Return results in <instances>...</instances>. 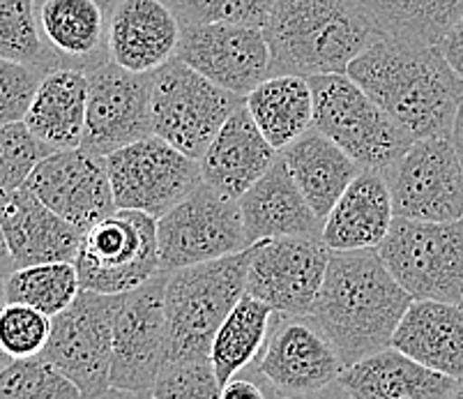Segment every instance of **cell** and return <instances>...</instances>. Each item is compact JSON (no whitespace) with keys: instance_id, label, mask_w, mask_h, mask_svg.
<instances>
[{"instance_id":"cell-5","label":"cell","mask_w":463,"mask_h":399,"mask_svg":"<svg viewBox=\"0 0 463 399\" xmlns=\"http://www.w3.org/2000/svg\"><path fill=\"white\" fill-rule=\"evenodd\" d=\"M314 92V123L360 169L385 171L415 138L383 111L348 74H318L307 79Z\"/></svg>"},{"instance_id":"cell-6","label":"cell","mask_w":463,"mask_h":399,"mask_svg":"<svg viewBox=\"0 0 463 399\" xmlns=\"http://www.w3.org/2000/svg\"><path fill=\"white\" fill-rule=\"evenodd\" d=\"M378 254L412 300L463 305V220L415 222L394 217Z\"/></svg>"},{"instance_id":"cell-3","label":"cell","mask_w":463,"mask_h":399,"mask_svg":"<svg viewBox=\"0 0 463 399\" xmlns=\"http://www.w3.org/2000/svg\"><path fill=\"white\" fill-rule=\"evenodd\" d=\"M263 35L270 77L346 74L348 65L383 35L367 0H277Z\"/></svg>"},{"instance_id":"cell-41","label":"cell","mask_w":463,"mask_h":399,"mask_svg":"<svg viewBox=\"0 0 463 399\" xmlns=\"http://www.w3.org/2000/svg\"><path fill=\"white\" fill-rule=\"evenodd\" d=\"M438 49L443 52V56L448 58L449 65L454 67V72L463 79V16L457 26L449 31V35L440 42Z\"/></svg>"},{"instance_id":"cell-11","label":"cell","mask_w":463,"mask_h":399,"mask_svg":"<svg viewBox=\"0 0 463 399\" xmlns=\"http://www.w3.org/2000/svg\"><path fill=\"white\" fill-rule=\"evenodd\" d=\"M107 166L118 208L138 210L155 220L203 183L199 159L155 134L107 155Z\"/></svg>"},{"instance_id":"cell-32","label":"cell","mask_w":463,"mask_h":399,"mask_svg":"<svg viewBox=\"0 0 463 399\" xmlns=\"http://www.w3.org/2000/svg\"><path fill=\"white\" fill-rule=\"evenodd\" d=\"M3 287H5L7 302L28 305L49 318L65 312L81 293L77 266L71 261L14 268L5 277Z\"/></svg>"},{"instance_id":"cell-16","label":"cell","mask_w":463,"mask_h":399,"mask_svg":"<svg viewBox=\"0 0 463 399\" xmlns=\"http://www.w3.org/2000/svg\"><path fill=\"white\" fill-rule=\"evenodd\" d=\"M251 369L275 390L277 397H298L336 384L344 363L309 318L277 314Z\"/></svg>"},{"instance_id":"cell-25","label":"cell","mask_w":463,"mask_h":399,"mask_svg":"<svg viewBox=\"0 0 463 399\" xmlns=\"http://www.w3.org/2000/svg\"><path fill=\"white\" fill-rule=\"evenodd\" d=\"M339 384L355 399H449L458 381L387 347L344 367Z\"/></svg>"},{"instance_id":"cell-38","label":"cell","mask_w":463,"mask_h":399,"mask_svg":"<svg viewBox=\"0 0 463 399\" xmlns=\"http://www.w3.org/2000/svg\"><path fill=\"white\" fill-rule=\"evenodd\" d=\"M52 333V318L28 305L7 302L0 312V344L14 360L40 356Z\"/></svg>"},{"instance_id":"cell-18","label":"cell","mask_w":463,"mask_h":399,"mask_svg":"<svg viewBox=\"0 0 463 399\" xmlns=\"http://www.w3.org/2000/svg\"><path fill=\"white\" fill-rule=\"evenodd\" d=\"M175 58L240 98L270 77V46L259 28L183 24Z\"/></svg>"},{"instance_id":"cell-47","label":"cell","mask_w":463,"mask_h":399,"mask_svg":"<svg viewBox=\"0 0 463 399\" xmlns=\"http://www.w3.org/2000/svg\"><path fill=\"white\" fill-rule=\"evenodd\" d=\"M449 399H463V379L458 381L457 388L452 390V394H449Z\"/></svg>"},{"instance_id":"cell-2","label":"cell","mask_w":463,"mask_h":399,"mask_svg":"<svg viewBox=\"0 0 463 399\" xmlns=\"http://www.w3.org/2000/svg\"><path fill=\"white\" fill-rule=\"evenodd\" d=\"M412 298L397 284L378 250L332 252L309 318L344 367L392 347Z\"/></svg>"},{"instance_id":"cell-43","label":"cell","mask_w":463,"mask_h":399,"mask_svg":"<svg viewBox=\"0 0 463 399\" xmlns=\"http://www.w3.org/2000/svg\"><path fill=\"white\" fill-rule=\"evenodd\" d=\"M90 399H155L153 393H146V390H125V388H107L104 393L95 394Z\"/></svg>"},{"instance_id":"cell-40","label":"cell","mask_w":463,"mask_h":399,"mask_svg":"<svg viewBox=\"0 0 463 399\" xmlns=\"http://www.w3.org/2000/svg\"><path fill=\"white\" fill-rule=\"evenodd\" d=\"M222 399H277V394L251 369V374H238L229 384L222 385Z\"/></svg>"},{"instance_id":"cell-12","label":"cell","mask_w":463,"mask_h":399,"mask_svg":"<svg viewBox=\"0 0 463 399\" xmlns=\"http://www.w3.org/2000/svg\"><path fill=\"white\" fill-rule=\"evenodd\" d=\"M116 308L118 296L81 291L65 312L52 318V333L40 354L74 381L86 399L111 388Z\"/></svg>"},{"instance_id":"cell-1","label":"cell","mask_w":463,"mask_h":399,"mask_svg":"<svg viewBox=\"0 0 463 399\" xmlns=\"http://www.w3.org/2000/svg\"><path fill=\"white\" fill-rule=\"evenodd\" d=\"M346 74L415 141L452 137L463 107V79L438 46L381 35Z\"/></svg>"},{"instance_id":"cell-4","label":"cell","mask_w":463,"mask_h":399,"mask_svg":"<svg viewBox=\"0 0 463 399\" xmlns=\"http://www.w3.org/2000/svg\"><path fill=\"white\" fill-rule=\"evenodd\" d=\"M251 247L214 261L168 272L164 287L168 354L166 363L210 358L219 326L247 293Z\"/></svg>"},{"instance_id":"cell-45","label":"cell","mask_w":463,"mask_h":399,"mask_svg":"<svg viewBox=\"0 0 463 399\" xmlns=\"http://www.w3.org/2000/svg\"><path fill=\"white\" fill-rule=\"evenodd\" d=\"M452 138H454V146H457V153H458V157H461V166H463V107L457 116V123H454Z\"/></svg>"},{"instance_id":"cell-39","label":"cell","mask_w":463,"mask_h":399,"mask_svg":"<svg viewBox=\"0 0 463 399\" xmlns=\"http://www.w3.org/2000/svg\"><path fill=\"white\" fill-rule=\"evenodd\" d=\"M44 72L0 58V125L24 123Z\"/></svg>"},{"instance_id":"cell-36","label":"cell","mask_w":463,"mask_h":399,"mask_svg":"<svg viewBox=\"0 0 463 399\" xmlns=\"http://www.w3.org/2000/svg\"><path fill=\"white\" fill-rule=\"evenodd\" d=\"M52 153L26 123L0 125V192L26 185L33 169Z\"/></svg>"},{"instance_id":"cell-44","label":"cell","mask_w":463,"mask_h":399,"mask_svg":"<svg viewBox=\"0 0 463 399\" xmlns=\"http://www.w3.org/2000/svg\"><path fill=\"white\" fill-rule=\"evenodd\" d=\"M12 271H14V261H12V254H10V247H7L5 233H3V229H0V280H5Z\"/></svg>"},{"instance_id":"cell-15","label":"cell","mask_w":463,"mask_h":399,"mask_svg":"<svg viewBox=\"0 0 463 399\" xmlns=\"http://www.w3.org/2000/svg\"><path fill=\"white\" fill-rule=\"evenodd\" d=\"M86 74L83 150L107 157L153 134V74L128 72L113 61Z\"/></svg>"},{"instance_id":"cell-42","label":"cell","mask_w":463,"mask_h":399,"mask_svg":"<svg viewBox=\"0 0 463 399\" xmlns=\"http://www.w3.org/2000/svg\"><path fill=\"white\" fill-rule=\"evenodd\" d=\"M277 399H355V397H353V394L348 393L339 381H336V384L327 385V388L323 390H316V393L298 394V397H277Z\"/></svg>"},{"instance_id":"cell-10","label":"cell","mask_w":463,"mask_h":399,"mask_svg":"<svg viewBox=\"0 0 463 399\" xmlns=\"http://www.w3.org/2000/svg\"><path fill=\"white\" fill-rule=\"evenodd\" d=\"M394 217L415 222L463 220V166L452 137L412 141L411 148L383 171Z\"/></svg>"},{"instance_id":"cell-23","label":"cell","mask_w":463,"mask_h":399,"mask_svg":"<svg viewBox=\"0 0 463 399\" xmlns=\"http://www.w3.org/2000/svg\"><path fill=\"white\" fill-rule=\"evenodd\" d=\"M394 222L392 196L381 171L362 169L323 220L321 241L332 252L378 250Z\"/></svg>"},{"instance_id":"cell-49","label":"cell","mask_w":463,"mask_h":399,"mask_svg":"<svg viewBox=\"0 0 463 399\" xmlns=\"http://www.w3.org/2000/svg\"><path fill=\"white\" fill-rule=\"evenodd\" d=\"M171 3H174V0H171Z\"/></svg>"},{"instance_id":"cell-14","label":"cell","mask_w":463,"mask_h":399,"mask_svg":"<svg viewBox=\"0 0 463 399\" xmlns=\"http://www.w3.org/2000/svg\"><path fill=\"white\" fill-rule=\"evenodd\" d=\"M168 272L118 296L113 314L111 385L150 393L166 365L168 333L164 287Z\"/></svg>"},{"instance_id":"cell-21","label":"cell","mask_w":463,"mask_h":399,"mask_svg":"<svg viewBox=\"0 0 463 399\" xmlns=\"http://www.w3.org/2000/svg\"><path fill=\"white\" fill-rule=\"evenodd\" d=\"M277 157L279 150L272 148L270 141L263 137L247 107H240L199 159L201 176L203 183L219 195L238 201L270 169Z\"/></svg>"},{"instance_id":"cell-19","label":"cell","mask_w":463,"mask_h":399,"mask_svg":"<svg viewBox=\"0 0 463 399\" xmlns=\"http://www.w3.org/2000/svg\"><path fill=\"white\" fill-rule=\"evenodd\" d=\"M109 61L134 74H153L178 53L183 21L171 0H111Z\"/></svg>"},{"instance_id":"cell-26","label":"cell","mask_w":463,"mask_h":399,"mask_svg":"<svg viewBox=\"0 0 463 399\" xmlns=\"http://www.w3.org/2000/svg\"><path fill=\"white\" fill-rule=\"evenodd\" d=\"M37 21L62 67L90 72L109 61V16L102 0H37Z\"/></svg>"},{"instance_id":"cell-27","label":"cell","mask_w":463,"mask_h":399,"mask_svg":"<svg viewBox=\"0 0 463 399\" xmlns=\"http://www.w3.org/2000/svg\"><path fill=\"white\" fill-rule=\"evenodd\" d=\"M86 104L88 74L77 67H58L42 77L24 123L52 150L81 148Z\"/></svg>"},{"instance_id":"cell-34","label":"cell","mask_w":463,"mask_h":399,"mask_svg":"<svg viewBox=\"0 0 463 399\" xmlns=\"http://www.w3.org/2000/svg\"><path fill=\"white\" fill-rule=\"evenodd\" d=\"M0 399H86L77 384L40 356L12 360L0 372Z\"/></svg>"},{"instance_id":"cell-35","label":"cell","mask_w":463,"mask_h":399,"mask_svg":"<svg viewBox=\"0 0 463 399\" xmlns=\"http://www.w3.org/2000/svg\"><path fill=\"white\" fill-rule=\"evenodd\" d=\"M277 0H174L183 24H226L259 28L270 21Z\"/></svg>"},{"instance_id":"cell-7","label":"cell","mask_w":463,"mask_h":399,"mask_svg":"<svg viewBox=\"0 0 463 399\" xmlns=\"http://www.w3.org/2000/svg\"><path fill=\"white\" fill-rule=\"evenodd\" d=\"M74 266L81 291L123 296L148 284L162 272L157 220L118 208L83 231Z\"/></svg>"},{"instance_id":"cell-46","label":"cell","mask_w":463,"mask_h":399,"mask_svg":"<svg viewBox=\"0 0 463 399\" xmlns=\"http://www.w3.org/2000/svg\"><path fill=\"white\" fill-rule=\"evenodd\" d=\"M3 281L5 280H0V312H3V309H5V305H7V300H5V287H3ZM12 356L7 354L5 348H3V344H0V372H3V369L7 367V365L12 363Z\"/></svg>"},{"instance_id":"cell-8","label":"cell","mask_w":463,"mask_h":399,"mask_svg":"<svg viewBox=\"0 0 463 399\" xmlns=\"http://www.w3.org/2000/svg\"><path fill=\"white\" fill-rule=\"evenodd\" d=\"M245 98L219 88L174 58L153 72V134L192 159H201Z\"/></svg>"},{"instance_id":"cell-48","label":"cell","mask_w":463,"mask_h":399,"mask_svg":"<svg viewBox=\"0 0 463 399\" xmlns=\"http://www.w3.org/2000/svg\"><path fill=\"white\" fill-rule=\"evenodd\" d=\"M102 3H104V5H107V7H109V3H111V0H102Z\"/></svg>"},{"instance_id":"cell-22","label":"cell","mask_w":463,"mask_h":399,"mask_svg":"<svg viewBox=\"0 0 463 399\" xmlns=\"http://www.w3.org/2000/svg\"><path fill=\"white\" fill-rule=\"evenodd\" d=\"M250 245L268 238H321L323 220L316 215L281 157L238 199Z\"/></svg>"},{"instance_id":"cell-33","label":"cell","mask_w":463,"mask_h":399,"mask_svg":"<svg viewBox=\"0 0 463 399\" xmlns=\"http://www.w3.org/2000/svg\"><path fill=\"white\" fill-rule=\"evenodd\" d=\"M0 58L52 72L62 67L37 21V0H0Z\"/></svg>"},{"instance_id":"cell-20","label":"cell","mask_w":463,"mask_h":399,"mask_svg":"<svg viewBox=\"0 0 463 399\" xmlns=\"http://www.w3.org/2000/svg\"><path fill=\"white\" fill-rule=\"evenodd\" d=\"M0 229L14 268L77 259L83 231L56 215L26 185L0 192Z\"/></svg>"},{"instance_id":"cell-37","label":"cell","mask_w":463,"mask_h":399,"mask_svg":"<svg viewBox=\"0 0 463 399\" xmlns=\"http://www.w3.org/2000/svg\"><path fill=\"white\" fill-rule=\"evenodd\" d=\"M155 399H222V384L210 358L166 363L153 385Z\"/></svg>"},{"instance_id":"cell-31","label":"cell","mask_w":463,"mask_h":399,"mask_svg":"<svg viewBox=\"0 0 463 399\" xmlns=\"http://www.w3.org/2000/svg\"><path fill=\"white\" fill-rule=\"evenodd\" d=\"M383 35L440 46L463 16V0H367Z\"/></svg>"},{"instance_id":"cell-28","label":"cell","mask_w":463,"mask_h":399,"mask_svg":"<svg viewBox=\"0 0 463 399\" xmlns=\"http://www.w3.org/2000/svg\"><path fill=\"white\" fill-rule=\"evenodd\" d=\"M279 157L290 178L296 180L298 190L321 220L330 215L339 196L362 171L335 141L314 128L281 148Z\"/></svg>"},{"instance_id":"cell-24","label":"cell","mask_w":463,"mask_h":399,"mask_svg":"<svg viewBox=\"0 0 463 399\" xmlns=\"http://www.w3.org/2000/svg\"><path fill=\"white\" fill-rule=\"evenodd\" d=\"M392 347L436 372L463 379V305L412 300L394 330Z\"/></svg>"},{"instance_id":"cell-17","label":"cell","mask_w":463,"mask_h":399,"mask_svg":"<svg viewBox=\"0 0 463 399\" xmlns=\"http://www.w3.org/2000/svg\"><path fill=\"white\" fill-rule=\"evenodd\" d=\"M26 187L56 215L81 231L118 210L107 157L83 148L46 155L28 176Z\"/></svg>"},{"instance_id":"cell-29","label":"cell","mask_w":463,"mask_h":399,"mask_svg":"<svg viewBox=\"0 0 463 399\" xmlns=\"http://www.w3.org/2000/svg\"><path fill=\"white\" fill-rule=\"evenodd\" d=\"M245 107L277 150L293 144L314 123V92L309 81L296 74L263 79L245 98Z\"/></svg>"},{"instance_id":"cell-30","label":"cell","mask_w":463,"mask_h":399,"mask_svg":"<svg viewBox=\"0 0 463 399\" xmlns=\"http://www.w3.org/2000/svg\"><path fill=\"white\" fill-rule=\"evenodd\" d=\"M275 317L277 314L259 298L250 293L240 298L238 305L219 326L210 347V363L219 384H229L233 376L254 365L268 342Z\"/></svg>"},{"instance_id":"cell-13","label":"cell","mask_w":463,"mask_h":399,"mask_svg":"<svg viewBox=\"0 0 463 399\" xmlns=\"http://www.w3.org/2000/svg\"><path fill=\"white\" fill-rule=\"evenodd\" d=\"M332 250L321 238H268L251 245L247 293L286 318H307L330 266Z\"/></svg>"},{"instance_id":"cell-9","label":"cell","mask_w":463,"mask_h":399,"mask_svg":"<svg viewBox=\"0 0 463 399\" xmlns=\"http://www.w3.org/2000/svg\"><path fill=\"white\" fill-rule=\"evenodd\" d=\"M157 241L162 272L214 261L251 247L238 201L205 183L159 217Z\"/></svg>"}]
</instances>
